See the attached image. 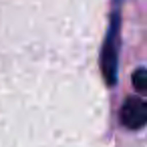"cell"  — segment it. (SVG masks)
Here are the masks:
<instances>
[{"label": "cell", "mask_w": 147, "mask_h": 147, "mask_svg": "<svg viewBox=\"0 0 147 147\" xmlns=\"http://www.w3.org/2000/svg\"><path fill=\"white\" fill-rule=\"evenodd\" d=\"M119 42H121V16L119 10L111 14V24L101 51V69L107 85L117 83V65H119Z\"/></svg>", "instance_id": "1"}, {"label": "cell", "mask_w": 147, "mask_h": 147, "mask_svg": "<svg viewBox=\"0 0 147 147\" xmlns=\"http://www.w3.org/2000/svg\"><path fill=\"white\" fill-rule=\"evenodd\" d=\"M133 85H135V89H137L139 93H143V91L147 89V71H145L143 67L135 71V75H133Z\"/></svg>", "instance_id": "3"}, {"label": "cell", "mask_w": 147, "mask_h": 147, "mask_svg": "<svg viewBox=\"0 0 147 147\" xmlns=\"http://www.w3.org/2000/svg\"><path fill=\"white\" fill-rule=\"evenodd\" d=\"M147 121V105L139 97H131L121 107V123L127 129H141Z\"/></svg>", "instance_id": "2"}]
</instances>
